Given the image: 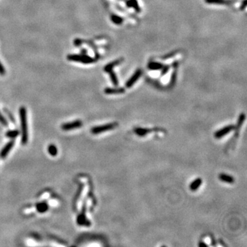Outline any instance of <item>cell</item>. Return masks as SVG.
Wrapping results in <instances>:
<instances>
[{
	"instance_id": "1",
	"label": "cell",
	"mask_w": 247,
	"mask_h": 247,
	"mask_svg": "<svg viewBox=\"0 0 247 247\" xmlns=\"http://www.w3.org/2000/svg\"><path fill=\"white\" fill-rule=\"evenodd\" d=\"M19 117L21 128V143L26 145L28 141V129L26 109L24 106H21L19 109Z\"/></svg>"
},
{
	"instance_id": "2",
	"label": "cell",
	"mask_w": 247,
	"mask_h": 247,
	"mask_svg": "<svg viewBox=\"0 0 247 247\" xmlns=\"http://www.w3.org/2000/svg\"><path fill=\"white\" fill-rule=\"evenodd\" d=\"M118 126V123L117 122L106 123V124L102 125V126H95V127L92 128L91 129V133L94 135L100 134V133H104V132L115 129Z\"/></svg>"
},
{
	"instance_id": "3",
	"label": "cell",
	"mask_w": 247,
	"mask_h": 247,
	"mask_svg": "<svg viewBox=\"0 0 247 247\" xmlns=\"http://www.w3.org/2000/svg\"><path fill=\"white\" fill-rule=\"evenodd\" d=\"M86 210H87V203H86V201H84L82 211L77 217V223L80 226H90L91 222L86 216Z\"/></svg>"
},
{
	"instance_id": "4",
	"label": "cell",
	"mask_w": 247,
	"mask_h": 247,
	"mask_svg": "<svg viewBox=\"0 0 247 247\" xmlns=\"http://www.w3.org/2000/svg\"><path fill=\"white\" fill-rule=\"evenodd\" d=\"M67 59L70 61L74 62H78L81 63H91L94 61V59L91 58V57L88 56L87 55H82V54H69L67 56Z\"/></svg>"
},
{
	"instance_id": "5",
	"label": "cell",
	"mask_w": 247,
	"mask_h": 247,
	"mask_svg": "<svg viewBox=\"0 0 247 247\" xmlns=\"http://www.w3.org/2000/svg\"><path fill=\"white\" fill-rule=\"evenodd\" d=\"M235 128H236V126H234V125H228L225 127L221 128V129L216 131L214 134L215 137L216 139H220L222 137H224V135L229 134L230 132L232 131Z\"/></svg>"
},
{
	"instance_id": "6",
	"label": "cell",
	"mask_w": 247,
	"mask_h": 247,
	"mask_svg": "<svg viewBox=\"0 0 247 247\" xmlns=\"http://www.w3.org/2000/svg\"><path fill=\"white\" fill-rule=\"evenodd\" d=\"M82 126V122L80 120H78L72 122L65 123L61 126L62 130L63 131H71V130L76 129V128H79Z\"/></svg>"
},
{
	"instance_id": "7",
	"label": "cell",
	"mask_w": 247,
	"mask_h": 247,
	"mask_svg": "<svg viewBox=\"0 0 247 247\" xmlns=\"http://www.w3.org/2000/svg\"><path fill=\"white\" fill-rule=\"evenodd\" d=\"M163 131V129H161V128H153V129H150V128H135L134 129V133L137 135L139 137H144L145 135L150 133H153V131Z\"/></svg>"
},
{
	"instance_id": "8",
	"label": "cell",
	"mask_w": 247,
	"mask_h": 247,
	"mask_svg": "<svg viewBox=\"0 0 247 247\" xmlns=\"http://www.w3.org/2000/svg\"><path fill=\"white\" fill-rule=\"evenodd\" d=\"M15 145V141L14 140H11L10 141H8L6 145H4V148L1 149L0 151V157L1 159H4L7 157V155L9 153V152L12 150V148H13Z\"/></svg>"
},
{
	"instance_id": "9",
	"label": "cell",
	"mask_w": 247,
	"mask_h": 247,
	"mask_svg": "<svg viewBox=\"0 0 247 247\" xmlns=\"http://www.w3.org/2000/svg\"><path fill=\"white\" fill-rule=\"evenodd\" d=\"M37 210L38 212L41 213V214H43V213L46 212V211L49 209V206L48 205L45 201H43V202H41L37 204Z\"/></svg>"
},
{
	"instance_id": "10",
	"label": "cell",
	"mask_w": 247,
	"mask_h": 247,
	"mask_svg": "<svg viewBox=\"0 0 247 247\" xmlns=\"http://www.w3.org/2000/svg\"><path fill=\"white\" fill-rule=\"evenodd\" d=\"M218 178L222 182L226 183L232 184L235 181L234 178L233 177L229 175H226V174H220V175H219Z\"/></svg>"
},
{
	"instance_id": "11",
	"label": "cell",
	"mask_w": 247,
	"mask_h": 247,
	"mask_svg": "<svg viewBox=\"0 0 247 247\" xmlns=\"http://www.w3.org/2000/svg\"><path fill=\"white\" fill-rule=\"evenodd\" d=\"M202 183H203V181L201 178L196 179L194 181L191 183L190 185H189V189H190L191 191L194 192V191L197 190V189L200 187V186L201 185V184H202Z\"/></svg>"
},
{
	"instance_id": "12",
	"label": "cell",
	"mask_w": 247,
	"mask_h": 247,
	"mask_svg": "<svg viewBox=\"0 0 247 247\" xmlns=\"http://www.w3.org/2000/svg\"><path fill=\"white\" fill-rule=\"evenodd\" d=\"M124 92L123 89H111V88H106L104 89V93L106 94H118Z\"/></svg>"
},
{
	"instance_id": "13",
	"label": "cell",
	"mask_w": 247,
	"mask_h": 247,
	"mask_svg": "<svg viewBox=\"0 0 247 247\" xmlns=\"http://www.w3.org/2000/svg\"><path fill=\"white\" fill-rule=\"evenodd\" d=\"M47 151L52 157H56L58 154V150L54 144H50L47 147Z\"/></svg>"
},
{
	"instance_id": "14",
	"label": "cell",
	"mask_w": 247,
	"mask_h": 247,
	"mask_svg": "<svg viewBox=\"0 0 247 247\" xmlns=\"http://www.w3.org/2000/svg\"><path fill=\"white\" fill-rule=\"evenodd\" d=\"M140 74H141V72H140V71H139L136 73V74H135L134 76L132 77L131 79H130L129 80H128V82H127V84H126V87H131L132 85H133V84L135 83V81H136L137 79L139 78Z\"/></svg>"
},
{
	"instance_id": "15",
	"label": "cell",
	"mask_w": 247,
	"mask_h": 247,
	"mask_svg": "<svg viewBox=\"0 0 247 247\" xmlns=\"http://www.w3.org/2000/svg\"><path fill=\"white\" fill-rule=\"evenodd\" d=\"M19 135V130H11V131H7V133H6V136L11 139L16 138Z\"/></svg>"
},
{
	"instance_id": "16",
	"label": "cell",
	"mask_w": 247,
	"mask_h": 247,
	"mask_svg": "<svg viewBox=\"0 0 247 247\" xmlns=\"http://www.w3.org/2000/svg\"><path fill=\"white\" fill-rule=\"evenodd\" d=\"M0 123L5 126H7L8 125L7 120H6V118H4V116H3L1 113H0Z\"/></svg>"
},
{
	"instance_id": "17",
	"label": "cell",
	"mask_w": 247,
	"mask_h": 247,
	"mask_svg": "<svg viewBox=\"0 0 247 247\" xmlns=\"http://www.w3.org/2000/svg\"><path fill=\"white\" fill-rule=\"evenodd\" d=\"M83 189V185H81L80 186V187H79V189H78V192H77V195H76V196L75 197V199H74V204H76V203L78 201V199H79V196H80V195L81 194V192H82V189Z\"/></svg>"
},
{
	"instance_id": "18",
	"label": "cell",
	"mask_w": 247,
	"mask_h": 247,
	"mask_svg": "<svg viewBox=\"0 0 247 247\" xmlns=\"http://www.w3.org/2000/svg\"><path fill=\"white\" fill-rule=\"evenodd\" d=\"M5 74H6V69L1 64V62H0V75H4Z\"/></svg>"
},
{
	"instance_id": "19",
	"label": "cell",
	"mask_w": 247,
	"mask_h": 247,
	"mask_svg": "<svg viewBox=\"0 0 247 247\" xmlns=\"http://www.w3.org/2000/svg\"><path fill=\"white\" fill-rule=\"evenodd\" d=\"M199 246H207V244H204V243H203V244H199Z\"/></svg>"
}]
</instances>
